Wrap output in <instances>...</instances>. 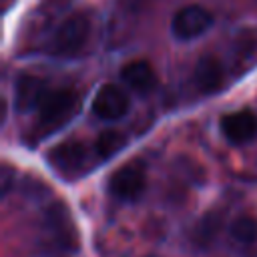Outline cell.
<instances>
[{
	"label": "cell",
	"mask_w": 257,
	"mask_h": 257,
	"mask_svg": "<svg viewBox=\"0 0 257 257\" xmlns=\"http://www.w3.org/2000/svg\"><path fill=\"white\" fill-rule=\"evenodd\" d=\"M10 181H12V169H10L8 165H4V167H2V195L8 193Z\"/></svg>",
	"instance_id": "obj_15"
},
{
	"label": "cell",
	"mask_w": 257,
	"mask_h": 257,
	"mask_svg": "<svg viewBox=\"0 0 257 257\" xmlns=\"http://www.w3.org/2000/svg\"><path fill=\"white\" fill-rule=\"evenodd\" d=\"M145 171L137 165H122L118 167L108 181L110 193L120 201H137L145 191Z\"/></svg>",
	"instance_id": "obj_7"
},
{
	"label": "cell",
	"mask_w": 257,
	"mask_h": 257,
	"mask_svg": "<svg viewBox=\"0 0 257 257\" xmlns=\"http://www.w3.org/2000/svg\"><path fill=\"white\" fill-rule=\"evenodd\" d=\"M211 24H213L211 12L203 6L191 4V6H183L181 10H177L171 22V32L179 40H193L201 36Z\"/></svg>",
	"instance_id": "obj_5"
},
{
	"label": "cell",
	"mask_w": 257,
	"mask_h": 257,
	"mask_svg": "<svg viewBox=\"0 0 257 257\" xmlns=\"http://www.w3.org/2000/svg\"><path fill=\"white\" fill-rule=\"evenodd\" d=\"M4 2H8V0H4Z\"/></svg>",
	"instance_id": "obj_17"
},
{
	"label": "cell",
	"mask_w": 257,
	"mask_h": 257,
	"mask_svg": "<svg viewBox=\"0 0 257 257\" xmlns=\"http://www.w3.org/2000/svg\"><path fill=\"white\" fill-rule=\"evenodd\" d=\"M90 34V20L86 14H72L68 16L54 32L52 46L60 54H70L76 52Z\"/></svg>",
	"instance_id": "obj_6"
},
{
	"label": "cell",
	"mask_w": 257,
	"mask_h": 257,
	"mask_svg": "<svg viewBox=\"0 0 257 257\" xmlns=\"http://www.w3.org/2000/svg\"><path fill=\"white\" fill-rule=\"evenodd\" d=\"M231 237L241 245H253L257 241V219L251 215L237 217L231 223Z\"/></svg>",
	"instance_id": "obj_14"
},
{
	"label": "cell",
	"mask_w": 257,
	"mask_h": 257,
	"mask_svg": "<svg viewBox=\"0 0 257 257\" xmlns=\"http://www.w3.org/2000/svg\"><path fill=\"white\" fill-rule=\"evenodd\" d=\"M78 94L72 88H54L48 90L38 106V126L44 133H52L62 126L76 110Z\"/></svg>",
	"instance_id": "obj_2"
},
{
	"label": "cell",
	"mask_w": 257,
	"mask_h": 257,
	"mask_svg": "<svg viewBox=\"0 0 257 257\" xmlns=\"http://www.w3.org/2000/svg\"><path fill=\"white\" fill-rule=\"evenodd\" d=\"M48 163L60 177H66V179L80 177L88 173L90 167L94 165L90 149L82 141H74V139L64 141L54 149H50Z\"/></svg>",
	"instance_id": "obj_1"
},
{
	"label": "cell",
	"mask_w": 257,
	"mask_h": 257,
	"mask_svg": "<svg viewBox=\"0 0 257 257\" xmlns=\"http://www.w3.org/2000/svg\"><path fill=\"white\" fill-rule=\"evenodd\" d=\"M195 84L201 92H217L225 84V68L215 56H203L199 58L195 66Z\"/></svg>",
	"instance_id": "obj_11"
},
{
	"label": "cell",
	"mask_w": 257,
	"mask_h": 257,
	"mask_svg": "<svg viewBox=\"0 0 257 257\" xmlns=\"http://www.w3.org/2000/svg\"><path fill=\"white\" fill-rule=\"evenodd\" d=\"M128 110L126 94L114 84H102L92 100V112L102 120L120 118Z\"/></svg>",
	"instance_id": "obj_9"
},
{
	"label": "cell",
	"mask_w": 257,
	"mask_h": 257,
	"mask_svg": "<svg viewBox=\"0 0 257 257\" xmlns=\"http://www.w3.org/2000/svg\"><path fill=\"white\" fill-rule=\"evenodd\" d=\"M46 92H48V86H46L44 78L24 72L14 82V106L20 112H26L34 106H40Z\"/></svg>",
	"instance_id": "obj_10"
},
{
	"label": "cell",
	"mask_w": 257,
	"mask_h": 257,
	"mask_svg": "<svg viewBox=\"0 0 257 257\" xmlns=\"http://www.w3.org/2000/svg\"><path fill=\"white\" fill-rule=\"evenodd\" d=\"M223 137L233 145H247L257 139V116L251 110H235L221 118Z\"/></svg>",
	"instance_id": "obj_8"
},
{
	"label": "cell",
	"mask_w": 257,
	"mask_h": 257,
	"mask_svg": "<svg viewBox=\"0 0 257 257\" xmlns=\"http://www.w3.org/2000/svg\"><path fill=\"white\" fill-rule=\"evenodd\" d=\"M44 227L50 239L64 251H74L78 247V233L64 205L54 203L44 211Z\"/></svg>",
	"instance_id": "obj_4"
},
{
	"label": "cell",
	"mask_w": 257,
	"mask_h": 257,
	"mask_svg": "<svg viewBox=\"0 0 257 257\" xmlns=\"http://www.w3.org/2000/svg\"><path fill=\"white\" fill-rule=\"evenodd\" d=\"M257 66V30L247 28L239 30L229 46L227 68L233 76L247 74Z\"/></svg>",
	"instance_id": "obj_3"
},
{
	"label": "cell",
	"mask_w": 257,
	"mask_h": 257,
	"mask_svg": "<svg viewBox=\"0 0 257 257\" xmlns=\"http://www.w3.org/2000/svg\"><path fill=\"white\" fill-rule=\"evenodd\" d=\"M120 78L124 80L126 86H131L135 92H141V94H147L157 86V74L147 60L126 62L120 70Z\"/></svg>",
	"instance_id": "obj_12"
},
{
	"label": "cell",
	"mask_w": 257,
	"mask_h": 257,
	"mask_svg": "<svg viewBox=\"0 0 257 257\" xmlns=\"http://www.w3.org/2000/svg\"><path fill=\"white\" fill-rule=\"evenodd\" d=\"M126 143V137L124 133L116 131V128H108V131H102L94 143V153L98 155V159H108L112 155H116Z\"/></svg>",
	"instance_id": "obj_13"
},
{
	"label": "cell",
	"mask_w": 257,
	"mask_h": 257,
	"mask_svg": "<svg viewBox=\"0 0 257 257\" xmlns=\"http://www.w3.org/2000/svg\"><path fill=\"white\" fill-rule=\"evenodd\" d=\"M147 257H157V255H147Z\"/></svg>",
	"instance_id": "obj_16"
}]
</instances>
